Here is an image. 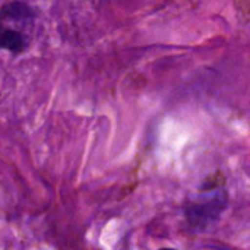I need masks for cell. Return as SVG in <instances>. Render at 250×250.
<instances>
[{
    "mask_svg": "<svg viewBox=\"0 0 250 250\" xmlns=\"http://www.w3.org/2000/svg\"><path fill=\"white\" fill-rule=\"evenodd\" d=\"M0 18L9 21H28L35 18L34 9L22 1H10L0 9Z\"/></svg>",
    "mask_w": 250,
    "mask_h": 250,
    "instance_id": "obj_3",
    "label": "cell"
},
{
    "mask_svg": "<svg viewBox=\"0 0 250 250\" xmlns=\"http://www.w3.org/2000/svg\"><path fill=\"white\" fill-rule=\"evenodd\" d=\"M0 48L19 54L26 48V38L19 31L0 26Z\"/></svg>",
    "mask_w": 250,
    "mask_h": 250,
    "instance_id": "obj_2",
    "label": "cell"
},
{
    "mask_svg": "<svg viewBox=\"0 0 250 250\" xmlns=\"http://www.w3.org/2000/svg\"><path fill=\"white\" fill-rule=\"evenodd\" d=\"M227 207V193L214 190L209 195L201 193L185 205V215L193 230H205L214 224Z\"/></svg>",
    "mask_w": 250,
    "mask_h": 250,
    "instance_id": "obj_1",
    "label": "cell"
}]
</instances>
